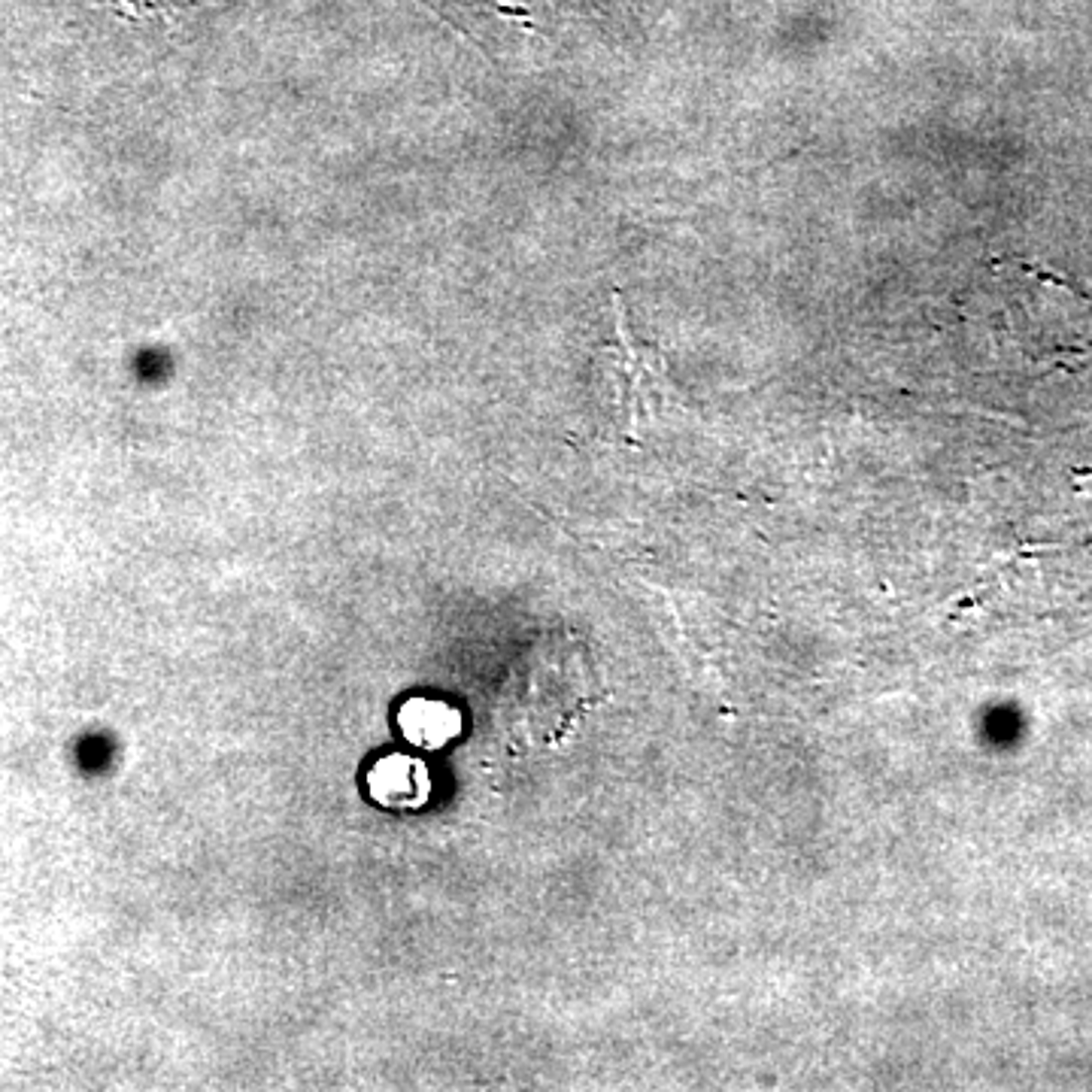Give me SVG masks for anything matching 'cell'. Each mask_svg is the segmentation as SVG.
<instances>
[{"mask_svg": "<svg viewBox=\"0 0 1092 1092\" xmlns=\"http://www.w3.org/2000/svg\"><path fill=\"white\" fill-rule=\"evenodd\" d=\"M598 698L595 667L577 638L549 635L529 647L498 692V728L507 744L538 750L555 744Z\"/></svg>", "mask_w": 1092, "mask_h": 1092, "instance_id": "obj_1", "label": "cell"}, {"mask_svg": "<svg viewBox=\"0 0 1092 1092\" xmlns=\"http://www.w3.org/2000/svg\"><path fill=\"white\" fill-rule=\"evenodd\" d=\"M368 792L377 804L389 810H413L423 807L431 795L428 768L404 753H392L380 759L368 774Z\"/></svg>", "mask_w": 1092, "mask_h": 1092, "instance_id": "obj_2", "label": "cell"}, {"mask_svg": "<svg viewBox=\"0 0 1092 1092\" xmlns=\"http://www.w3.org/2000/svg\"><path fill=\"white\" fill-rule=\"evenodd\" d=\"M398 725L416 747L440 750L461 732V713L437 698H410L398 710Z\"/></svg>", "mask_w": 1092, "mask_h": 1092, "instance_id": "obj_3", "label": "cell"}]
</instances>
